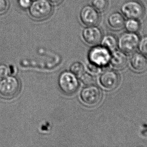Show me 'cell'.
Segmentation results:
<instances>
[{"label": "cell", "instance_id": "obj_1", "mask_svg": "<svg viewBox=\"0 0 147 147\" xmlns=\"http://www.w3.org/2000/svg\"><path fill=\"white\" fill-rule=\"evenodd\" d=\"M53 9V5L48 0H34L28 9V14L34 20H43L51 16Z\"/></svg>", "mask_w": 147, "mask_h": 147}, {"label": "cell", "instance_id": "obj_2", "mask_svg": "<svg viewBox=\"0 0 147 147\" xmlns=\"http://www.w3.org/2000/svg\"><path fill=\"white\" fill-rule=\"evenodd\" d=\"M121 10L124 17L129 19L140 20L145 16L146 9L144 4L139 0H128L121 7Z\"/></svg>", "mask_w": 147, "mask_h": 147}, {"label": "cell", "instance_id": "obj_3", "mask_svg": "<svg viewBox=\"0 0 147 147\" xmlns=\"http://www.w3.org/2000/svg\"><path fill=\"white\" fill-rule=\"evenodd\" d=\"M140 38L137 33H123L117 38V47L126 54L133 53L138 48Z\"/></svg>", "mask_w": 147, "mask_h": 147}, {"label": "cell", "instance_id": "obj_4", "mask_svg": "<svg viewBox=\"0 0 147 147\" xmlns=\"http://www.w3.org/2000/svg\"><path fill=\"white\" fill-rule=\"evenodd\" d=\"M111 54V51L98 44L92 47L89 51L88 58L90 63L102 67L110 63Z\"/></svg>", "mask_w": 147, "mask_h": 147}, {"label": "cell", "instance_id": "obj_5", "mask_svg": "<svg viewBox=\"0 0 147 147\" xmlns=\"http://www.w3.org/2000/svg\"><path fill=\"white\" fill-rule=\"evenodd\" d=\"M20 88L18 79L13 76L6 77L0 81V95L5 98H13L19 94Z\"/></svg>", "mask_w": 147, "mask_h": 147}, {"label": "cell", "instance_id": "obj_6", "mask_svg": "<svg viewBox=\"0 0 147 147\" xmlns=\"http://www.w3.org/2000/svg\"><path fill=\"white\" fill-rule=\"evenodd\" d=\"M59 85L62 91L68 95L74 94L79 87L76 77L69 72H65L61 74L59 79Z\"/></svg>", "mask_w": 147, "mask_h": 147}, {"label": "cell", "instance_id": "obj_7", "mask_svg": "<svg viewBox=\"0 0 147 147\" xmlns=\"http://www.w3.org/2000/svg\"><path fill=\"white\" fill-rule=\"evenodd\" d=\"M80 97L84 103L90 106L97 104L101 101L102 93L97 86L88 85L82 89Z\"/></svg>", "mask_w": 147, "mask_h": 147}, {"label": "cell", "instance_id": "obj_8", "mask_svg": "<svg viewBox=\"0 0 147 147\" xmlns=\"http://www.w3.org/2000/svg\"><path fill=\"white\" fill-rule=\"evenodd\" d=\"M79 18L81 23L86 26H96L100 20V15L92 5H86L80 10Z\"/></svg>", "mask_w": 147, "mask_h": 147}, {"label": "cell", "instance_id": "obj_9", "mask_svg": "<svg viewBox=\"0 0 147 147\" xmlns=\"http://www.w3.org/2000/svg\"><path fill=\"white\" fill-rule=\"evenodd\" d=\"M103 33L101 28L96 26H86L82 30L81 36L83 41L88 45H96L101 43Z\"/></svg>", "mask_w": 147, "mask_h": 147}, {"label": "cell", "instance_id": "obj_10", "mask_svg": "<svg viewBox=\"0 0 147 147\" xmlns=\"http://www.w3.org/2000/svg\"><path fill=\"white\" fill-rule=\"evenodd\" d=\"M120 81L119 74L113 70H107L104 72L100 78L102 86L108 90H113L118 86Z\"/></svg>", "mask_w": 147, "mask_h": 147}, {"label": "cell", "instance_id": "obj_11", "mask_svg": "<svg viewBox=\"0 0 147 147\" xmlns=\"http://www.w3.org/2000/svg\"><path fill=\"white\" fill-rule=\"evenodd\" d=\"M129 64L132 70L136 72H144L147 69V57L140 52H134L130 58Z\"/></svg>", "mask_w": 147, "mask_h": 147}, {"label": "cell", "instance_id": "obj_12", "mask_svg": "<svg viewBox=\"0 0 147 147\" xmlns=\"http://www.w3.org/2000/svg\"><path fill=\"white\" fill-rule=\"evenodd\" d=\"M125 20L124 16L121 13L115 11L109 15L107 22L111 29L114 31H119L124 28Z\"/></svg>", "mask_w": 147, "mask_h": 147}, {"label": "cell", "instance_id": "obj_13", "mask_svg": "<svg viewBox=\"0 0 147 147\" xmlns=\"http://www.w3.org/2000/svg\"><path fill=\"white\" fill-rule=\"evenodd\" d=\"M110 63L112 67L115 69L117 70L124 69L128 63L127 54L120 50H115L111 52Z\"/></svg>", "mask_w": 147, "mask_h": 147}, {"label": "cell", "instance_id": "obj_14", "mask_svg": "<svg viewBox=\"0 0 147 147\" xmlns=\"http://www.w3.org/2000/svg\"><path fill=\"white\" fill-rule=\"evenodd\" d=\"M100 43L101 45L112 52L117 47V38L112 34H108L103 36Z\"/></svg>", "mask_w": 147, "mask_h": 147}, {"label": "cell", "instance_id": "obj_15", "mask_svg": "<svg viewBox=\"0 0 147 147\" xmlns=\"http://www.w3.org/2000/svg\"><path fill=\"white\" fill-rule=\"evenodd\" d=\"M124 27L127 32L133 33H138L141 27L140 20L129 18L126 20Z\"/></svg>", "mask_w": 147, "mask_h": 147}, {"label": "cell", "instance_id": "obj_16", "mask_svg": "<svg viewBox=\"0 0 147 147\" xmlns=\"http://www.w3.org/2000/svg\"><path fill=\"white\" fill-rule=\"evenodd\" d=\"M91 5L99 13L105 11L109 6L108 0H92Z\"/></svg>", "mask_w": 147, "mask_h": 147}, {"label": "cell", "instance_id": "obj_17", "mask_svg": "<svg viewBox=\"0 0 147 147\" xmlns=\"http://www.w3.org/2000/svg\"><path fill=\"white\" fill-rule=\"evenodd\" d=\"M70 70L74 75L79 78L85 72L84 66L80 62H75L72 64Z\"/></svg>", "mask_w": 147, "mask_h": 147}, {"label": "cell", "instance_id": "obj_18", "mask_svg": "<svg viewBox=\"0 0 147 147\" xmlns=\"http://www.w3.org/2000/svg\"><path fill=\"white\" fill-rule=\"evenodd\" d=\"M80 78L82 83L87 85H92L95 83L96 81L93 76L87 72H84Z\"/></svg>", "mask_w": 147, "mask_h": 147}, {"label": "cell", "instance_id": "obj_19", "mask_svg": "<svg viewBox=\"0 0 147 147\" xmlns=\"http://www.w3.org/2000/svg\"><path fill=\"white\" fill-rule=\"evenodd\" d=\"M138 48L141 53L147 57V35L140 38Z\"/></svg>", "mask_w": 147, "mask_h": 147}, {"label": "cell", "instance_id": "obj_20", "mask_svg": "<svg viewBox=\"0 0 147 147\" xmlns=\"http://www.w3.org/2000/svg\"><path fill=\"white\" fill-rule=\"evenodd\" d=\"M32 2V0H18V5L23 9H28Z\"/></svg>", "mask_w": 147, "mask_h": 147}, {"label": "cell", "instance_id": "obj_21", "mask_svg": "<svg viewBox=\"0 0 147 147\" xmlns=\"http://www.w3.org/2000/svg\"><path fill=\"white\" fill-rule=\"evenodd\" d=\"M9 73V69L4 64H0V78L7 77Z\"/></svg>", "mask_w": 147, "mask_h": 147}, {"label": "cell", "instance_id": "obj_22", "mask_svg": "<svg viewBox=\"0 0 147 147\" xmlns=\"http://www.w3.org/2000/svg\"><path fill=\"white\" fill-rule=\"evenodd\" d=\"M8 8L9 3L7 0H0V14L6 13Z\"/></svg>", "mask_w": 147, "mask_h": 147}, {"label": "cell", "instance_id": "obj_23", "mask_svg": "<svg viewBox=\"0 0 147 147\" xmlns=\"http://www.w3.org/2000/svg\"><path fill=\"white\" fill-rule=\"evenodd\" d=\"M101 68L102 67L98 66L92 64V63L89 64V65H88L89 70L92 72H94V73H98V72H100V70H101Z\"/></svg>", "mask_w": 147, "mask_h": 147}, {"label": "cell", "instance_id": "obj_24", "mask_svg": "<svg viewBox=\"0 0 147 147\" xmlns=\"http://www.w3.org/2000/svg\"><path fill=\"white\" fill-rule=\"evenodd\" d=\"M48 1L53 5L57 6V5H59L61 4L63 2L64 0H48Z\"/></svg>", "mask_w": 147, "mask_h": 147}, {"label": "cell", "instance_id": "obj_25", "mask_svg": "<svg viewBox=\"0 0 147 147\" xmlns=\"http://www.w3.org/2000/svg\"><path fill=\"white\" fill-rule=\"evenodd\" d=\"M33 1H34V0H33Z\"/></svg>", "mask_w": 147, "mask_h": 147}]
</instances>
